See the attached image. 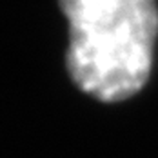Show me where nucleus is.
<instances>
[{
    "instance_id": "obj_1",
    "label": "nucleus",
    "mask_w": 158,
    "mask_h": 158,
    "mask_svg": "<svg viewBox=\"0 0 158 158\" xmlns=\"http://www.w3.org/2000/svg\"><path fill=\"white\" fill-rule=\"evenodd\" d=\"M69 24L67 73L102 102L136 95L147 82L158 33L155 0H60Z\"/></svg>"
}]
</instances>
